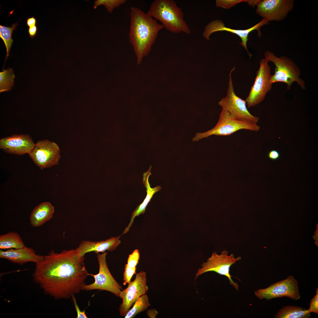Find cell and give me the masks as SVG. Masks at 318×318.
I'll return each mask as SVG.
<instances>
[{
	"mask_svg": "<svg viewBox=\"0 0 318 318\" xmlns=\"http://www.w3.org/2000/svg\"><path fill=\"white\" fill-rule=\"evenodd\" d=\"M84 256H77L75 249L60 253L51 251L35 264L32 277L44 293L55 299L72 298L82 290L89 273Z\"/></svg>",
	"mask_w": 318,
	"mask_h": 318,
	"instance_id": "cell-1",
	"label": "cell"
},
{
	"mask_svg": "<svg viewBox=\"0 0 318 318\" xmlns=\"http://www.w3.org/2000/svg\"><path fill=\"white\" fill-rule=\"evenodd\" d=\"M129 41L132 46L138 64L147 56L163 26L139 8H130Z\"/></svg>",
	"mask_w": 318,
	"mask_h": 318,
	"instance_id": "cell-2",
	"label": "cell"
},
{
	"mask_svg": "<svg viewBox=\"0 0 318 318\" xmlns=\"http://www.w3.org/2000/svg\"><path fill=\"white\" fill-rule=\"evenodd\" d=\"M147 13L161 23L167 30L178 34H190L191 31L185 21L182 9L173 0H155Z\"/></svg>",
	"mask_w": 318,
	"mask_h": 318,
	"instance_id": "cell-3",
	"label": "cell"
},
{
	"mask_svg": "<svg viewBox=\"0 0 318 318\" xmlns=\"http://www.w3.org/2000/svg\"><path fill=\"white\" fill-rule=\"evenodd\" d=\"M264 57L275 65L274 74L271 75L270 80L271 84L284 82L287 85V89L289 90L293 83L296 82L302 89H305V82L299 77L300 70L291 58L284 56L278 57L269 51L265 52Z\"/></svg>",
	"mask_w": 318,
	"mask_h": 318,
	"instance_id": "cell-4",
	"label": "cell"
},
{
	"mask_svg": "<svg viewBox=\"0 0 318 318\" xmlns=\"http://www.w3.org/2000/svg\"><path fill=\"white\" fill-rule=\"evenodd\" d=\"M260 127L256 123L236 119L228 113L222 109L218 122L214 127L204 132H198L192 139L197 141L213 135L228 136L240 130L245 129L257 132Z\"/></svg>",
	"mask_w": 318,
	"mask_h": 318,
	"instance_id": "cell-5",
	"label": "cell"
},
{
	"mask_svg": "<svg viewBox=\"0 0 318 318\" xmlns=\"http://www.w3.org/2000/svg\"><path fill=\"white\" fill-rule=\"evenodd\" d=\"M234 67L231 70L229 75L228 87L226 96L222 98L218 105L233 118L239 120L257 123L259 119L249 111L246 107V102L236 95L234 91L231 74L235 70Z\"/></svg>",
	"mask_w": 318,
	"mask_h": 318,
	"instance_id": "cell-6",
	"label": "cell"
},
{
	"mask_svg": "<svg viewBox=\"0 0 318 318\" xmlns=\"http://www.w3.org/2000/svg\"><path fill=\"white\" fill-rule=\"evenodd\" d=\"M107 252L97 254V261L99 264V271L93 275L89 274L94 278V283L89 284H85L82 290L89 291L100 290L109 292L115 296L119 297L120 294L123 290L122 286L115 279L111 274L108 267L106 261Z\"/></svg>",
	"mask_w": 318,
	"mask_h": 318,
	"instance_id": "cell-7",
	"label": "cell"
},
{
	"mask_svg": "<svg viewBox=\"0 0 318 318\" xmlns=\"http://www.w3.org/2000/svg\"><path fill=\"white\" fill-rule=\"evenodd\" d=\"M268 62L265 58L260 62L259 67L256 72L254 83L245 100L249 107L261 103L272 88V85L270 82L271 76V69Z\"/></svg>",
	"mask_w": 318,
	"mask_h": 318,
	"instance_id": "cell-8",
	"label": "cell"
},
{
	"mask_svg": "<svg viewBox=\"0 0 318 318\" xmlns=\"http://www.w3.org/2000/svg\"><path fill=\"white\" fill-rule=\"evenodd\" d=\"M221 252V254L218 255L216 252H213L211 256L208 259L207 261L203 262L201 264L202 268L198 269L196 273L195 279L205 273L214 271L227 277L229 281L230 284L238 291V285L237 283L232 280L229 273L230 268L232 265L240 260L241 257L235 258L234 255L232 253L228 255V252L225 250Z\"/></svg>",
	"mask_w": 318,
	"mask_h": 318,
	"instance_id": "cell-9",
	"label": "cell"
},
{
	"mask_svg": "<svg viewBox=\"0 0 318 318\" xmlns=\"http://www.w3.org/2000/svg\"><path fill=\"white\" fill-rule=\"evenodd\" d=\"M254 293L259 299H265L267 300L287 297L297 301L300 297L298 282L292 275L284 280L271 284L266 288L259 289Z\"/></svg>",
	"mask_w": 318,
	"mask_h": 318,
	"instance_id": "cell-10",
	"label": "cell"
},
{
	"mask_svg": "<svg viewBox=\"0 0 318 318\" xmlns=\"http://www.w3.org/2000/svg\"><path fill=\"white\" fill-rule=\"evenodd\" d=\"M29 155L41 170L57 164L61 156L58 145L46 139L38 141Z\"/></svg>",
	"mask_w": 318,
	"mask_h": 318,
	"instance_id": "cell-11",
	"label": "cell"
},
{
	"mask_svg": "<svg viewBox=\"0 0 318 318\" xmlns=\"http://www.w3.org/2000/svg\"><path fill=\"white\" fill-rule=\"evenodd\" d=\"M146 276L145 271H140L136 274L135 280L128 284L127 287L121 291L119 297L122 299L119 308L120 316L124 317L138 298L148 292Z\"/></svg>",
	"mask_w": 318,
	"mask_h": 318,
	"instance_id": "cell-12",
	"label": "cell"
},
{
	"mask_svg": "<svg viewBox=\"0 0 318 318\" xmlns=\"http://www.w3.org/2000/svg\"><path fill=\"white\" fill-rule=\"evenodd\" d=\"M294 5L293 0H260L256 11L269 21H281L292 11Z\"/></svg>",
	"mask_w": 318,
	"mask_h": 318,
	"instance_id": "cell-13",
	"label": "cell"
},
{
	"mask_svg": "<svg viewBox=\"0 0 318 318\" xmlns=\"http://www.w3.org/2000/svg\"><path fill=\"white\" fill-rule=\"evenodd\" d=\"M269 22L267 19L263 18L260 22L249 29L245 30H236L225 27L221 20H214L209 23L205 26L202 35L206 39L209 40L210 39V37L211 34L219 31H225L236 34L241 39L242 42L240 44L246 50L249 56L251 58L252 54L249 52L246 45L247 42L249 39V34L252 31L256 30L258 32V36L260 37L261 35L260 28L264 25L268 24Z\"/></svg>",
	"mask_w": 318,
	"mask_h": 318,
	"instance_id": "cell-14",
	"label": "cell"
},
{
	"mask_svg": "<svg viewBox=\"0 0 318 318\" xmlns=\"http://www.w3.org/2000/svg\"><path fill=\"white\" fill-rule=\"evenodd\" d=\"M35 145L31 137L26 134H14L0 140V148L8 153L21 155L29 154Z\"/></svg>",
	"mask_w": 318,
	"mask_h": 318,
	"instance_id": "cell-15",
	"label": "cell"
},
{
	"mask_svg": "<svg viewBox=\"0 0 318 318\" xmlns=\"http://www.w3.org/2000/svg\"><path fill=\"white\" fill-rule=\"evenodd\" d=\"M121 236L112 237L105 241H83L75 249L76 254L79 258L84 256L85 255L91 252L96 254L103 253L106 251L115 250L121 242L119 240Z\"/></svg>",
	"mask_w": 318,
	"mask_h": 318,
	"instance_id": "cell-16",
	"label": "cell"
},
{
	"mask_svg": "<svg viewBox=\"0 0 318 318\" xmlns=\"http://www.w3.org/2000/svg\"><path fill=\"white\" fill-rule=\"evenodd\" d=\"M43 256L37 254L32 248L25 247L18 249L0 251V257L14 263L23 264L29 262L35 264L43 258Z\"/></svg>",
	"mask_w": 318,
	"mask_h": 318,
	"instance_id": "cell-17",
	"label": "cell"
},
{
	"mask_svg": "<svg viewBox=\"0 0 318 318\" xmlns=\"http://www.w3.org/2000/svg\"><path fill=\"white\" fill-rule=\"evenodd\" d=\"M151 165L148 171L144 172L143 174L142 182L144 186L146 188L147 192L146 196L142 203L138 205L136 208L132 213L131 217L130 222L124 230L122 234L127 233L132 226L133 220L136 216H138L140 214H144L145 211L146 207L150 202L153 195L156 192L159 191L161 189L160 186H157L154 188H151L149 182V178L151 175Z\"/></svg>",
	"mask_w": 318,
	"mask_h": 318,
	"instance_id": "cell-18",
	"label": "cell"
},
{
	"mask_svg": "<svg viewBox=\"0 0 318 318\" xmlns=\"http://www.w3.org/2000/svg\"><path fill=\"white\" fill-rule=\"evenodd\" d=\"M54 211V207L49 202L40 203L32 210L30 216V224L33 227L42 226L50 220Z\"/></svg>",
	"mask_w": 318,
	"mask_h": 318,
	"instance_id": "cell-19",
	"label": "cell"
},
{
	"mask_svg": "<svg viewBox=\"0 0 318 318\" xmlns=\"http://www.w3.org/2000/svg\"><path fill=\"white\" fill-rule=\"evenodd\" d=\"M311 312L309 310L296 306L287 305L280 309L275 315L276 318H308Z\"/></svg>",
	"mask_w": 318,
	"mask_h": 318,
	"instance_id": "cell-20",
	"label": "cell"
},
{
	"mask_svg": "<svg viewBox=\"0 0 318 318\" xmlns=\"http://www.w3.org/2000/svg\"><path fill=\"white\" fill-rule=\"evenodd\" d=\"M25 246L20 235L14 231L0 236V249H18Z\"/></svg>",
	"mask_w": 318,
	"mask_h": 318,
	"instance_id": "cell-21",
	"label": "cell"
},
{
	"mask_svg": "<svg viewBox=\"0 0 318 318\" xmlns=\"http://www.w3.org/2000/svg\"><path fill=\"white\" fill-rule=\"evenodd\" d=\"M18 23L17 22L13 24L11 26L0 25V37L4 42L6 51L5 62L9 56L10 49L13 42L14 40L12 38V34L13 31L16 29Z\"/></svg>",
	"mask_w": 318,
	"mask_h": 318,
	"instance_id": "cell-22",
	"label": "cell"
},
{
	"mask_svg": "<svg viewBox=\"0 0 318 318\" xmlns=\"http://www.w3.org/2000/svg\"><path fill=\"white\" fill-rule=\"evenodd\" d=\"M150 305L147 295L145 294L136 301L132 308L128 310L124 318H134L138 314L146 309Z\"/></svg>",
	"mask_w": 318,
	"mask_h": 318,
	"instance_id": "cell-23",
	"label": "cell"
},
{
	"mask_svg": "<svg viewBox=\"0 0 318 318\" xmlns=\"http://www.w3.org/2000/svg\"><path fill=\"white\" fill-rule=\"evenodd\" d=\"M15 76L13 69L9 68L0 72V92L9 91L14 86Z\"/></svg>",
	"mask_w": 318,
	"mask_h": 318,
	"instance_id": "cell-24",
	"label": "cell"
},
{
	"mask_svg": "<svg viewBox=\"0 0 318 318\" xmlns=\"http://www.w3.org/2000/svg\"><path fill=\"white\" fill-rule=\"evenodd\" d=\"M126 1V0H97L95 2L94 7L96 9L103 5L109 13H111L115 8L123 4Z\"/></svg>",
	"mask_w": 318,
	"mask_h": 318,
	"instance_id": "cell-25",
	"label": "cell"
},
{
	"mask_svg": "<svg viewBox=\"0 0 318 318\" xmlns=\"http://www.w3.org/2000/svg\"><path fill=\"white\" fill-rule=\"evenodd\" d=\"M248 1L246 0H217L216 6L228 9L239 3Z\"/></svg>",
	"mask_w": 318,
	"mask_h": 318,
	"instance_id": "cell-26",
	"label": "cell"
},
{
	"mask_svg": "<svg viewBox=\"0 0 318 318\" xmlns=\"http://www.w3.org/2000/svg\"><path fill=\"white\" fill-rule=\"evenodd\" d=\"M136 267L134 268H130L127 266L126 264L125 265L123 275V284L124 285H125L127 284H128L131 282V279L133 275L136 274Z\"/></svg>",
	"mask_w": 318,
	"mask_h": 318,
	"instance_id": "cell-27",
	"label": "cell"
},
{
	"mask_svg": "<svg viewBox=\"0 0 318 318\" xmlns=\"http://www.w3.org/2000/svg\"><path fill=\"white\" fill-rule=\"evenodd\" d=\"M140 254L138 249L135 250L132 253L130 254L126 264L127 266L130 268H134L136 267L139 259Z\"/></svg>",
	"mask_w": 318,
	"mask_h": 318,
	"instance_id": "cell-28",
	"label": "cell"
},
{
	"mask_svg": "<svg viewBox=\"0 0 318 318\" xmlns=\"http://www.w3.org/2000/svg\"><path fill=\"white\" fill-rule=\"evenodd\" d=\"M316 294L311 299L308 309L311 312L318 314V288L316 290Z\"/></svg>",
	"mask_w": 318,
	"mask_h": 318,
	"instance_id": "cell-29",
	"label": "cell"
},
{
	"mask_svg": "<svg viewBox=\"0 0 318 318\" xmlns=\"http://www.w3.org/2000/svg\"><path fill=\"white\" fill-rule=\"evenodd\" d=\"M72 300L74 304V306L75 310L77 313V318H87V315L86 314L85 311H82L80 309L78 306L76 299L75 298L74 295L72 296Z\"/></svg>",
	"mask_w": 318,
	"mask_h": 318,
	"instance_id": "cell-30",
	"label": "cell"
},
{
	"mask_svg": "<svg viewBox=\"0 0 318 318\" xmlns=\"http://www.w3.org/2000/svg\"><path fill=\"white\" fill-rule=\"evenodd\" d=\"M280 157L279 153L276 150H273L270 151L268 153V157L271 160H276Z\"/></svg>",
	"mask_w": 318,
	"mask_h": 318,
	"instance_id": "cell-31",
	"label": "cell"
},
{
	"mask_svg": "<svg viewBox=\"0 0 318 318\" xmlns=\"http://www.w3.org/2000/svg\"><path fill=\"white\" fill-rule=\"evenodd\" d=\"M37 31V27L36 25L30 27L28 30V33L30 37L34 38L36 35Z\"/></svg>",
	"mask_w": 318,
	"mask_h": 318,
	"instance_id": "cell-32",
	"label": "cell"
},
{
	"mask_svg": "<svg viewBox=\"0 0 318 318\" xmlns=\"http://www.w3.org/2000/svg\"><path fill=\"white\" fill-rule=\"evenodd\" d=\"M37 22V19L34 16L28 17L26 19V24L29 27L36 25Z\"/></svg>",
	"mask_w": 318,
	"mask_h": 318,
	"instance_id": "cell-33",
	"label": "cell"
},
{
	"mask_svg": "<svg viewBox=\"0 0 318 318\" xmlns=\"http://www.w3.org/2000/svg\"><path fill=\"white\" fill-rule=\"evenodd\" d=\"M147 313L148 316L150 318L155 317L158 312L155 309H149L148 310Z\"/></svg>",
	"mask_w": 318,
	"mask_h": 318,
	"instance_id": "cell-34",
	"label": "cell"
},
{
	"mask_svg": "<svg viewBox=\"0 0 318 318\" xmlns=\"http://www.w3.org/2000/svg\"><path fill=\"white\" fill-rule=\"evenodd\" d=\"M260 0H248V4L250 6L254 7L255 5L257 6Z\"/></svg>",
	"mask_w": 318,
	"mask_h": 318,
	"instance_id": "cell-35",
	"label": "cell"
},
{
	"mask_svg": "<svg viewBox=\"0 0 318 318\" xmlns=\"http://www.w3.org/2000/svg\"><path fill=\"white\" fill-rule=\"evenodd\" d=\"M318 231H317V233H316L315 236V238L316 241H318Z\"/></svg>",
	"mask_w": 318,
	"mask_h": 318,
	"instance_id": "cell-36",
	"label": "cell"
}]
</instances>
